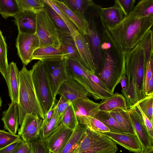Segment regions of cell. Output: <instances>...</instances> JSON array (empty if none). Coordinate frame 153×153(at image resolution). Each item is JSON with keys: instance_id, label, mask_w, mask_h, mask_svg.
Here are the masks:
<instances>
[{"instance_id": "42", "label": "cell", "mask_w": 153, "mask_h": 153, "mask_svg": "<svg viewBox=\"0 0 153 153\" xmlns=\"http://www.w3.org/2000/svg\"><path fill=\"white\" fill-rule=\"evenodd\" d=\"M31 153H51L46 143L45 140L40 136L32 140L30 143Z\"/></svg>"}, {"instance_id": "33", "label": "cell", "mask_w": 153, "mask_h": 153, "mask_svg": "<svg viewBox=\"0 0 153 153\" xmlns=\"http://www.w3.org/2000/svg\"><path fill=\"white\" fill-rule=\"evenodd\" d=\"M61 123L73 130H74L79 125L72 103L69 106L63 114Z\"/></svg>"}, {"instance_id": "21", "label": "cell", "mask_w": 153, "mask_h": 153, "mask_svg": "<svg viewBox=\"0 0 153 153\" xmlns=\"http://www.w3.org/2000/svg\"><path fill=\"white\" fill-rule=\"evenodd\" d=\"M1 120L4 124V129L13 134H16L19 123L17 103L11 102L8 109L3 112Z\"/></svg>"}, {"instance_id": "32", "label": "cell", "mask_w": 153, "mask_h": 153, "mask_svg": "<svg viewBox=\"0 0 153 153\" xmlns=\"http://www.w3.org/2000/svg\"><path fill=\"white\" fill-rule=\"evenodd\" d=\"M131 13L139 17H153V0L140 1Z\"/></svg>"}, {"instance_id": "28", "label": "cell", "mask_w": 153, "mask_h": 153, "mask_svg": "<svg viewBox=\"0 0 153 153\" xmlns=\"http://www.w3.org/2000/svg\"><path fill=\"white\" fill-rule=\"evenodd\" d=\"M87 128L79 125L74 130L69 140L58 153H73L76 148Z\"/></svg>"}, {"instance_id": "18", "label": "cell", "mask_w": 153, "mask_h": 153, "mask_svg": "<svg viewBox=\"0 0 153 153\" xmlns=\"http://www.w3.org/2000/svg\"><path fill=\"white\" fill-rule=\"evenodd\" d=\"M52 1L73 22L79 32L84 35H87L89 27V24L84 14L72 10L62 0Z\"/></svg>"}, {"instance_id": "12", "label": "cell", "mask_w": 153, "mask_h": 153, "mask_svg": "<svg viewBox=\"0 0 153 153\" xmlns=\"http://www.w3.org/2000/svg\"><path fill=\"white\" fill-rule=\"evenodd\" d=\"M128 111L134 131L141 143L142 151L153 146V137L149 133L140 115L133 107L128 108Z\"/></svg>"}, {"instance_id": "13", "label": "cell", "mask_w": 153, "mask_h": 153, "mask_svg": "<svg viewBox=\"0 0 153 153\" xmlns=\"http://www.w3.org/2000/svg\"><path fill=\"white\" fill-rule=\"evenodd\" d=\"M80 57V63L88 71L95 73L96 67L86 35L79 31L72 36Z\"/></svg>"}, {"instance_id": "6", "label": "cell", "mask_w": 153, "mask_h": 153, "mask_svg": "<svg viewBox=\"0 0 153 153\" xmlns=\"http://www.w3.org/2000/svg\"><path fill=\"white\" fill-rule=\"evenodd\" d=\"M32 70L33 80L36 93L45 114L55 103L56 98L53 96L43 62L39 60L35 63Z\"/></svg>"}, {"instance_id": "29", "label": "cell", "mask_w": 153, "mask_h": 153, "mask_svg": "<svg viewBox=\"0 0 153 153\" xmlns=\"http://www.w3.org/2000/svg\"><path fill=\"white\" fill-rule=\"evenodd\" d=\"M62 117L57 114L54 107L53 113L51 118L48 120H43L40 133V136L42 139H46L58 128L61 123Z\"/></svg>"}, {"instance_id": "1", "label": "cell", "mask_w": 153, "mask_h": 153, "mask_svg": "<svg viewBox=\"0 0 153 153\" xmlns=\"http://www.w3.org/2000/svg\"><path fill=\"white\" fill-rule=\"evenodd\" d=\"M153 25V17H139L131 13L107 30L118 47L126 53L140 42Z\"/></svg>"}, {"instance_id": "34", "label": "cell", "mask_w": 153, "mask_h": 153, "mask_svg": "<svg viewBox=\"0 0 153 153\" xmlns=\"http://www.w3.org/2000/svg\"><path fill=\"white\" fill-rule=\"evenodd\" d=\"M21 11H29L37 13L42 10L45 4L42 0H16Z\"/></svg>"}, {"instance_id": "7", "label": "cell", "mask_w": 153, "mask_h": 153, "mask_svg": "<svg viewBox=\"0 0 153 153\" xmlns=\"http://www.w3.org/2000/svg\"><path fill=\"white\" fill-rule=\"evenodd\" d=\"M117 145L104 133L87 128L73 153H116Z\"/></svg>"}, {"instance_id": "45", "label": "cell", "mask_w": 153, "mask_h": 153, "mask_svg": "<svg viewBox=\"0 0 153 153\" xmlns=\"http://www.w3.org/2000/svg\"><path fill=\"white\" fill-rule=\"evenodd\" d=\"M135 2V0H116L114 3L119 6L125 16L131 12Z\"/></svg>"}, {"instance_id": "30", "label": "cell", "mask_w": 153, "mask_h": 153, "mask_svg": "<svg viewBox=\"0 0 153 153\" xmlns=\"http://www.w3.org/2000/svg\"><path fill=\"white\" fill-rule=\"evenodd\" d=\"M94 117L102 122L111 132H126L108 112L99 111Z\"/></svg>"}, {"instance_id": "9", "label": "cell", "mask_w": 153, "mask_h": 153, "mask_svg": "<svg viewBox=\"0 0 153 153\" xmlns=\"http://www.w3.org/2000/svg\"><path fill=\"white\" fill-rule=\"evenodd\" d=\"M97 5L90 7L89 21V27L87 36L96 67L95 73L101 68L103 63V54L101 48L102 33L103 29L100 19Z\"/></svg>"}, {"instance_id": "27", "label": "cell", "mask_w": 153, "mask_h": 153, "mask_svg": "<svg viewBox=\"0 0 153 153\" xmlns=\"http://www.w3.org/2000/svg\"><path fill=\"white\" fill-rule=\"evenodd\" d=\"M79 124L92 131L104 133L110 131L109 129L98 119L90 116H77Z\"/></svg>"}, {"instance_id": "31", "label": "cell", "mask_w": 153, "mask_h": 153, "mask_svg": "<svg viewBox=\"0 0 153 153\" xmlns=\"http://www.w3.org/2000/svg\"><path fill=\"white\" fill-rule=\"evenodd\" d=\"M20 11L16 0H0V14L4 19L14 17Z\"/></svg>"}, {"instance_id": "38", "label": "cell", "mask_w": 153, "mask_h": 153, "mask_svg": "<svg viewBox=\"0 0 153 153\" xmlns=\"http://www.w3.org/2000/svg\"><path fill=\"white\" fill-rule=\"evenodd\" d=\"M42 1L46 4L52 7L58 14L67 26L72 36L76 32L79 31L73 22L68 18L66 15L53 3L52 0Z\"/></svg>"}, {"instance_id": "20", "label": "cell", "mask_w": 153, "mask_h": 153, "mask_svg": "<svg viewBox=\"0 0 153 153\" xmlns=\"http://www.w3.org/2000/svg\"><path fill=\"white\" fill-rule=\"evenodd\" d=\"M19 72L16 63L11 62L9 64L4 78L7 85L9 96L11 102L17 103L19 86Z\"/></svg>"}, {"instance_id": "24", "label": "cell", "mask_w": 153, "mask_h": 153, "mask_svg": "<svg viewBox=\"0 0 153 153\" xmlns=\"http://www.w3.org/2000/svg\"><path fill=\"white\" fill-rule=\"evenodd\" d=\"M65 52L62 48L57 49L50 46L39 48L34 52L33 60L42 61L61 59L64 58Z\"/></svg>"}, {"instance_id": "53", "label": "cell", "mask_w": 153, "mask_h": 153, "mask_svg": "<svg viewBox=\"0 0 153 153\" xmlns=\"http://www.w3.org/2000/svg\"><path fill=\"white\" fill-rule=\"evenodd\" d=\"M55 103L52 106L50 110L46 113L44 114V118L43 119V120H48L52 117L54 112V107Z\"/></svg>"}, {"instance_id": "43", "label": "cell", "mask_w": 153, "mask_h": 153, "mask_svg": "<svg viewBox=\"0 0 153 153\" xmlns=\"http://www.w3.org/2000/svg\"><path fill=\"white\" fill-rule=\"evenodd\" d=\"M43 121L42 119L39 118L33 128L27 133L21 137L25 142L29 143L32 140L39 136Z\"/></svg>"}, {"instance_id": "4", "label": "cell", "mask_w": 153, "mask_h": 153, "mask_svg": "<svg viewBox=\"0 0 153 153\" xmlns=\"http://www.w3.org/2000/svg\"><path fill=\"white\" fill-rule=\"evenodd\" d=\"M32 73V69L28 70L24 65L19 72L18 104L20 126L27 114L36 115L43 120L44 118V113L36 93Z\"/></svg>"}, {"instance_id": "5", "label": "cell", "mask_w": 153, "mask_h": 153, "mask_svg": "<svg viewBox=\"0 0 153 153\" xmlns=\"http://www.w3.org/2000/svg\"><path fill=\"white\" fill-rule=\"evenodd\" d=\"M68 77L75 79L81 84L88 92L90 96L96 100H103L111 96L112 93L102 82L97 83L91 79L89 73L78 61L65 58Z\"/></svg>"}, {"instance_id": "37", "label": "cell", "mask_w": 153, "mask_h": 153, "mask_svg": "<svg viewBox=\"0 0 153 153\" xmlns=\"http://www.w3.org/2000/svg\"><path fill=\"white\" fill-rule=\"evenodd\" d=\"M40 118L36 115L26 114L19 129L18 135L21 137L30 131L34 126Z\"/></svg>"}, {"instance_id": "55", "label": "cell", "mask_w": 153, "mask_h": 153, "mask_svg": "<svg viewBox=\"0 0 153 153\" xmlns=\"http://www.w3.org/2000/svg\"><path fill=\"white\" fill-rule=\"evenodd\" d=\"M2 101L1 100V98L0 96V110L1 109V107L2 106Z\"/></svg>"}, {"instance_id": "8", "label": "cell", "mask_w": 153, "mask_h": 153, "mask_svg": "<svg viewBox=\"0 0 153 153\" xmlns=\"http://www.w3.org/2000/svg\"><path fill=\"white\" fill-rule=\"evenodd\" d=\"M36 34L39 48L50 46L59 49L62 43L56 27L46 8L36 13Z\"/></svg>"}, {"instance_id": "17", "label": "cell", "mask_w": 153, "mask_h": 153, "mask_svg": "<svg viewBox=\"0 0 153 153\" xmlns=\"http://www.w3.org/2000/svg\"><path fill=\"white\" fill-rule=\"evenodd\" d=\"M97 10L103 29H107L114 26L124 17L119 6L115 4L113 6L108 7H102L97 4Z\"/></svg>"}, {"instance_id": "39", "label": "cell", "mask_w": 153, "mask_h": 153, "mask_svg": "<svg viewBox=\"0 0 153 153\" xmlns=\"http://www.w3.org/2000/svg\"><path fill=\"white\" fill-rule=\"evenodd\" d=\"M144 54L146 62L153 57V31L150 30L145 35L140 42Z\"/></svg>"}, {"instance_id": "51", "label": "cell", "mask_w": 153, "mask_h": 153, "mask_svg": "<svg viewBox=\"0 0 153 153\" xmlns=\"http://www.w3.org/2000/svg\"><path fill=\"white\" fill-rule=\"evenodd\" d=\"M122 88L121 92L123 96L126 93L127 88L128 79L126 74L123 75L120 82Z\"/></svg>"}, {"instance_id": "3", "label": "cell", "mask_w": 153, "mask_h": 153, "mask_svg": "<svg viewBox=\"0 0 153 153\" xmlns=\"http://www.w3.org/2000/svg\"><path fill=\"white\" fill-rule=\"evenodd\" d=\"M110 48L102 50L103 63L101 69L95 74L112 93L126 74L125 54L118 47L111 37Z\"/></svg>"}, {"instance_id": "35", "label": "cell", "mask_w": 153, "mask_h": 153, "mask_svg": "<svg viewBox=\"0 0 153 153\" xmlns=\"http://www.w3.org/2000/svg\"><path fill=\"white\" fill-rule=\"evenodd\" d=\"M63 1L70 9L83 14L88 8L95 4L91 0H65Z\"/></svg>"}, {"instance_id": "14", "label": "cell", "mask_w": 153, "mask_h": 153, "mask_svg": "<svg viewBox=\"0 0 153 153\" xmlns=\"http://www.w3.org/2000/svg\"><path fill=\"white\" fill-rule=\"evenodd\" d=\"M57 94L72 103L84 97L90 96L88 91L78 82L71 77L60 87Z\"/></svg>"}, {"instance_id": "36", "label": "cell", "mask_w": 153, "mask_h": 153, "mask_svg": "<svg viewBox=\"0 0 153 153\" xmlns=\"http://www.w3.org/2000/svg\"><path fill=\"white\" fill-rule=\"evenodd\" d=\"M9 64L7 58V45L0 30V73L4 78Z\"/></svg>"}, {"instance_id": "25", "label": "cell", "mask_w": 153, "mask_h": 153, "mask_svg": "<svg viewBox=\"0 0 153 153\" xmlns=\"http://www.w3.org/2000/svg\"><path fill=\"white\" fill-rule=\"evenodd\" d=\"M99 111L110 112L117 108L128 111L126 100L123 96L118 93L113 94L99 103Z\"/></svg>"}, {"instance_id": "10", "label": "cell", "mask_w": 153, "mask_h": 153, "mask_svg": "<svg viewBox=\"0 0 153 153\" xmlns=\"http://www.w3.org/2000/svg\"><path fill=\"white\" fill-rule=\"evenodd\" d=\"M42 62L50 81L53 96L56 98L60 87L68 79L66 59Z\"/></svg>"}, {"instance_id": "54", "label": "cell", "mask_w": 153, "mask_h": 153, "mask_svg": "<svg viewBox=\"0 0 153 153\" xmlns=\"http://www.w3.org/2000/svg\"><path fill=\"white\" fill-rule=\"evenodd\" d=\"M139 153H153V146L144 150L142 151Z\"/></svg>"}, {"instance_id": "16", "label": "cell", "mask_w": 153, "mask_h": 153, "mask_svg": "<svg viewBox=\"0 0 153 153\" xmlns=\"http://www.w3.org/2000/svg\"><path fill=\"white\" fill-rule=\"evenodd\" d=\"M104 133L116 144L131 152L139 153L142 150L141 143L136 134L128 133L109 132Z\"/></svg>"}, {"instance_id": "46", "label": "cell", "mask_w": 153, "mask_h": 153, "mask_svg": "<svg viewBox=\"0 0 153 153\" xmlns=\"http://www.w3.org/2000/svg\"><path fill=\"white\" fill-rule=\"evenodd\" d=\"M152 77H153V57L147 61L146 64L144 78V89L145 94L149 81Z\"/></svg>"}, {"instance_id": "49", "label": "cell", "mask_w": 153, "mask_h": 153, "mask_svg": "<svg viewBox=\"0 0 153 153\" xmlns=\"http://www.w3.org/2000/svg\"><path fill=\"white\" fill-rule=\"evenodd\" d=\"M24 142L21 138L12 143L0 149V153H15Z\"/></svg>"}, {"instance_id": "23", "label": "cell", "mask_w": 153, "mask_h": 153, "mask_svg": "<svg viewBox=\"0 0 153 153\" xmlns=\"http://www.w3.org/2000/svg\"><path fill=\"white\" fill-rule=\"evenodd\" d=\"M61 47L65 54L64 58L76 60L80 63V57L73 37L70 32H58Z\"/></svg>"}, {"instance_id": "48", "label": "cell", "mask_w": 153, "mask_h": 153, "mask_svg": "<svg viewBox=\"0 0 153 153\" xmlns=\"http://www.w3.org/2000/svg\"><path fill=\"white\" fill-rule=\"evenodd\" d=\"M131 107H134L140 115L149 133L153 137V123L144 114L137 104H136Z\"/></svg>"}, {"instance_id": "11", "label": "cell", "mask_w": 153, "mask_h": 153, "mask_svg": "<svg viewBox=\"0 0 153 153\" xmlns=\"http://www.w3.org/2000/svg\"><path fill=\"white\" fill-rule=\"evenodd\" d=\"M16 46L18 55L24 65L32 60L33 53L39 48V38L36 34L19 33L16 39Z\"/></svg>"}, {"instance_id": "47", "label": "cell", "mask_w": 153, "mask_h": 153, "mask_svg": "<svg viewBox=\"0 0 153 153\" xmlns=\"http://www.w3.org/2000/svg\"><path fill=\"white\" fill-rule=\"evenodd\" d=\"M72 103L63 97L60 96L59 100L56 103V101L54 106L57 114L59 116L62 117L66 109Z\"/></svg>"}, {"instance_id": "52", "label": "cell", "mask_w": 153, "mask_h": 153, "mask_svg": "<svg viewBox=\"0 0 153 153\" xmlns=\"http://www.w3.org/2000/svg\"><path fill=\"white\" fill-rule=\"evenodd\" d=\"M153 94V77L150 79L148 85L146 93V96Z\"/></svg>"}, {"instance_id": "44", "label": "cell", "mask_w": 153, "mask_h": 153, "mask_svg": "<svg viewBox=\"0 0 153 153\" xmlns=\"http://www.w3.org/2000/svg\"><path fill=\"white\" fill-rule=\"evenodd\" d=\"M21 138L18 134H13L4 130H0V149Z\"/></svg>"}, {"instance_id": "41", "label": "cell", "mask_w": 153, "mask_h": 153, "mask_svg": "<svg viewBox=\"0 0 153 153\" xmlns=\"http://www.w3.org/2000/svg\"><path fill=\"white\" fill-rule=\"evenodd\" d=\"M46 4L45 7L55 24L58 32H70L67 26L58 14L50 6Z\"/></svg>"}, {"instance_id": "2", "label": "cell", "mask_w": 153, "mask_h": 153, "mask_svg": "<svg viewBox=\"0 0 153 153\" xmlns=\"http://www.w3.org/2000/svg\"><path fill=\"white\" fill-rule=\"evenodd\" d=\"M125 60L128 85L123 96L129 108L146 96L144 78L147 62L140 42L125 54Z\"/></svg>"}, {"instance_id": "15", "label": "cell", "mask_w": 153, "mask_h": 153, "mask_svg": "<svg viewBox=\"0 0 153 153\" xmlns=\"http://www.w3.org/2000/svg\"><path fill=\"white\" fill-rule=\"evenodd\" d=\"M74 130L61 123L46 139V143L52 153H58L65 146L71 137Z\"/></svg>"}, {"instance_id": "22", "label": "cell", "mask_w": 153, "mask_h": 153, "mask_svg": "<svg viewBox=\"0 0 153 153\" xmlns=\"http://www.w3.org/2000/svg\"><path fill=\"white\" fill-rule=\"evenodd\" d=\"M76 116H90L94 117L99 111V103L94 102L88 97L72 102Z\"/></svg>"}, {"instance_id": "50", "label": "cell", "mask_w": 153, "mask_h": 153, "mask_svg": "<svg viewBox=\"0 0 153 153\" xmlns=\"http://www.w3.org/2000/svg\"><path fill=\"white\" fill-rule=\"evenodd\" d=\"M31 149L30 143L24 141L18 148L15 153H31Z\"/></svg>"}, {"instance_id": "26", "label": "cell", "mask_w": 153, "mask_h": 153, "mask_svg": "<svg viewBox=\"0 0 153 153\" xmlns=\"http://www.w3.org/2000/svg\"><path fill=\"white\" fill-rule=\"evenodd\" d=\"M109 112L126 132L136 134L128 110L117 108Z\"/></svg>"}, {"instance_id": "40", "label": "cell", "mask_w": 153, "mask_h": 153, "mask_svg": "<svg viewBox=\"0 0 153 153\" xmlns=\"http://www.w3.org/2000/svg\"><path fill=\"white\" fill-rule=\"evenodd\" d=\"M153 94L146 96L137 103L144 114L153 123Z\"/></svg>"}, {"instance_id": "19", "label": "cell", "mask_w": 153, "mask_h": 153, "mask_svg": "<svg viewBox=\"0 0 153 153\" xmlns=\"http://www.w3.org/2000/svg\"><path fill=\"white\" fill-rule=\"evenodd\" d=\"M14 18L19 33L36 34V13L29 11H21Z\"/></svg>"}]
</instances>
